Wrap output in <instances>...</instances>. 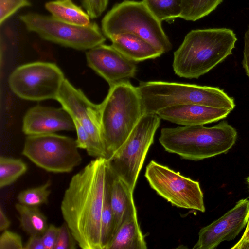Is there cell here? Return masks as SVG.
Returning <instances> with one entry per match:
<instances>
[{
    "mask_svg": "<svg viewBox=\"0 0 249 249\" xmlns=\"http://www.w3.org/2000/svg\"><path fill=\"white\" fill-rule=\"evenodd\" d=\"M74 130L75 126L73 119L63 107L37 105L29 109L23 118L22 131L27 135Z\"/></svg>",
    "mask_w": 249,
    "mask_h": 249,
    "instance_id": "9a60e30c",
    "label": "cell"
},
{
    "mask_svg": "<svg viewBox=\"0 0 249 249\" xmlns=\"http://www.w3.org/2000/svg\"><path fill=\"white\" fill-rule=\"evenodd\" d=\"M145 177L157 193L178 207L205 211L203 194L198 182L151 160Z\"/></svg>",
    "mask_w": 249,
    "mask_h": 249,
    "instance_id": "8fae6325",
    "label": "cell"
},
{
    "mask_svg": "<svg viewBox=\"0 0 249 249\" xmlns=\"http://www.w3.org/2000/svg\"><path fill=\"white\" fill-rule=\"evenodd\" d=\"M24 249H45L41 236H30Z\"/></svg>",
    "mask_w": 249,
    "mask_h": 249,
    "instance_id": "836d02e7",
    "label": "cell"
},
{
    "mask_svg": "<svg viewBox=\"0 0 249 249\" xmlns=\"http://www.w3.org/2000/svg\"><path fill=\"white\" fill-rule=\"evenodd\" d=\"M45 8L56 18L74 25L86 26L91 23L90 17L71 0H55L46 3Z\"/></svg>",
    "mask_w": 249,
    "mask_h": 249,
    "instance_id": "ffe728a7",
    "label": "cell"
},
{
    "mask_svg": "<svg viewBox=\"0 0 249 249\" xmlns=\"http://www.w3.org/2000/svg\"><path fill=\"white\" fill-rule=\"evenodd\" d=\"M146 243L134 215L125 220L115 233L106 249H146Z\"/></svg>",
    "mask_w": 249,
    "mask_h": 249,
    "instance_id": "d6986e66",
    "label": "cell"
},
{
    "mask_svg": "<svg viewBox=\"0 0 249 249\" xmlns=\"http://www.w3.org/2000/svg\"><path fill=\"white\" fill-rule=\"evenodd\" d=\"M77 133L76 143L78 148L86 150L89 155L98 158V155L94 147L91 138L87 131L76 120H73Z\"/></svg>",
    "mask_w": 249,
    "mask_h": 249,
    "instance_id": "4316f807",
    "label": "cell"
},
{
    "mask_svg": "<svg viewBox=\"0 0 249 249\" xmlns=\"http://www.w3.org/2000/svg\"><path fill=\"white\" fill-rule=\"evenodd\" d=\"M246 182H247V183L248 185V188H249V176H248L247 178H246Z\"/></svg>",
    "mask_w": 249,
    "mask_h": 249,
    "instance_id": "74e56055",
    "label": "cell"
},
{
    "mask_svg": "<svg viewBox=\"0 0 249 249\" xmlns=\"http://www.w3.org/2000/svg\"><path fill=\"white\" fill-rule=\"evenodd\" d=\"M19 214L20 226L30 236H42L47 230V218L38 207L25 205L20 203L15 204Z\"/></svg>",
    "mask_w": 249,
    "mask_h": 249,
    "instance_id": "44dd1931",
    "label": "cell"
},
{
    "mask_svg": "<svg viewBox=\"0 0 249 249\" xmlns=\"http://www.w3.org/2000/svg\"><path fill=\"white\" fill-rule=\"evenodd\" d=\"M30 32L44 40L78 50H86L103 44L106 36L98 24L91 22L86 26L61 21L53 16L28 13L19 17Z\"/></svg>",
    "mask_w": 249,
    "mask_h": 249,
    "instance_id": "ba28073f",
    "label": "cell"
},
{
    "mask_svg": "<svg viewBox=\"0 0 249 249\" xmlns=\"http://www.w3.org/2000/svg\"><path fill=\"white\" fill-rule=\"evenodd\" d=\"M56 100L90 136L98 158L107 159L103 135L99 104L91 102L83 91L65 79Z\"/></svg>",
    "mask_w": 249,
    "mask_h": 249,
    "instance_id": "7c38bea8",
    "label": "cell"
},
{
    "mask_svg": "<svg viewBox=\"0 0 249 249\" xmlns=\"http://www.w3.org/2000/svg\"><path fill=\"white\" fill-rule=\"evenodd\" d=\"M236 130L223 121L212 127L203 124L161 129L159 142L167 152L200 160L226 153L235 143Z\"/></svg>",
    "mask_w": 249,
    "mask_h": 249,
    "instance_id": "3957f363",
    "label": "cell"
},
{
    "mask_svg": "<svg viewBox=\"0 0 249 249\" xmlns=\"http://www.w3.org/2000/svg\"><path fill=\"white\" fill-rule=\"evenodd\" d=\"M237 40L229 28L190 31L174 53L175 73L182 78L198 79L231 54Z\"/></svg>",
    "mask_w": 249,
    "mask_h": 249,
    "instance_id": "7a4b0ae2",
    "label": "cell"
},
{
    "mask_svg": "<svg viewBox=\"0 0 249 249\" xmlns=\"http://www.w3.org/2000/svg\"><path fill=\"white\" fill-rule=\"evenodd\" d=\"M65 78L55 64L35 62L17 67L10 75L9 86L18 97L39 101L55 99Z\"/></svg>",
    "mask_w": 249,
    "mask_h": 249,
    "instance_id": "30bf717a",
    "label": "cell"
},
{
    "mask_svg": "<svg viewBox=\"0 0 249 249\" xmlns=\"http://www.w3.org/2000/svg\"><path fill=\"white\" fill-rule=\"evenodd\" d=\"M109 0H82V4L90 18L99 17L106 9Z\"/></svg>",
    "mask_w": 249,
    "mask_h": 249,
    "instance_id": "4dcf8cb0",
    "label": "cell"
},
{
    "mask_svg": "<svg viewBox=\"0 0 249 249\" xmlns=\"http://www.w3.org/2000/svg\"><path fill=\"white\" fill-rule=\"evenodd\" d=\"M86 56L88 66L111 86L135 76V62L128 59L112 45L104 43L88 50Z\"/></svg>",
    "mask_w": 249,
    "mask_h": 249,
    "instance_id": "5bb4252c",
    "label": "cell"
},
{
    "mask_svg": "<svg viewBox=\"0 0 249 249\" xmlns=\"http://www.w3.org/2000/svg\"><path fill=\"white\" fill-rule=\"evenodd\" d=\"M109 39L116 50L135 63L155 59L162 54L148 41L132 33H121Z\"/></svg>",
    "mask_w": 249,
    "mask_h": 249,
    "instance_id": "ac0fdd59",
    "label": "cell"
},
{
    "mask_svg": "<svg viewBox=\"0 0 249 249\" xmlns=\"http://www.w3.org/2000/svg\"><path fill=\"white\" fill-rule=\"evenodd\" d=\"M108 187L114 216V235L125 220L137 215V211L133 197V192L124 182L112 173L109 168Z\"/></svg>",
    "mask_w": 249,
    "mask_h": 249,
    "instance_id": "e0dca14e",
    "label": "cell"
},
{
    "mask_svg": "<svg viewBox=\"0 0 249 249\" xmlns=\"http://www.w3.org/2000/svg\"><path fill=\"white\" fill-rule=\"evenodd\" d=\"M101 30L108 39L121 33L136 35L162 54L168 53L173 47L161 22L142 1L125 0L115 4L103 18Z\"/></svg>",
    "mask_w": 249,
    "mask_h": 249,
    "instance_id": "8992f818",
    "label": "cell"
},
{
    "mask_svg": "<svg viewBox=\"0 0 249 249\" xmlns=\"http://www.w3.org/2000/svg\"><path fill=\"white\" fill-rule=\"evenodd\" d=\"M114 216L109 198L108 178V189L102 210L101 219V244L102 249H106L114 235Z\"/></svg>",
    "mask_w": 249,
    "mask_h": 249,
    "instance_id": "484cf974",
    "label": "cell"
},
{
    "mask_svg": "<svg viewBox=\"0 0 249 249\" xmlns=\"http://www.w3.org/2000/svg\"><path fill=\"white\" fill-rule=\"evenodd\" d=\"M20 235L8 230L3 231L0 236V249H23Z\"/></svg>",
    "mask_w": 249,
    "mask_h": 249,
    "instance_id": "f546056e",
    "label": "cell"
},
{
    "mask_svg": "<svg viewBox=\"0 0 249 249\" xmlns=\"http://www.w3.org/2000/svg\"><path fill=\"white\" fill-rule=\"evenodd\" d=\"M22 153L38 167L54 173L71 172L82 161L76 140L54 133L27 135Z\"/></svg>",
    "mask_w": 249,
    "mask_h": 249,
    "instance_id": "9c48e42d",
    "label": "cell"
},
{
    "mask_svg": "<svg viewBox=\"0 0 249 249\" xmlns=\"http://www.w3.org/2000/svg\"><path fill=\"white\" fill-rule=\"evenodd\" d=\"M31 5L28 0H0V25L19 9Z\"/></svg>",
    "mask_w": 249,
    "mask_h": 249,
    "instance_id": "83f0119b",
    "label": "cell"
},
{
    "mask_svg": "<svg viewBox=\"0 0 249 249\" xmlns=\"http://www.w3.org/2000/svg\"><path fill=\"white\" fill-rule=\"evenodd\" d=\"M182 12L179 18L196 21L214 10L223 0H182Z\"/></svg>",
    "mask_w": 249,
    "mask_h": 249,
    "instance_id": "603a6c76",
    "label": "cell"
},
{
    "mask_svg": "<svg viewBox=\"0 0 249 249\" xmlns=\"http://www.w3.org/2000/svg\"><path fill=\"white\" fill-rule=\"evenodd\" d=\"M231 249H249V241H238L233 247Z\"/></svg>",
    "mask_w": 249,
    "mask_h": 249,
    "instance_id": "d590c367",
    "label": "cell"
},
{
    "mask_svg": "<svg viewBox=\"0 0 249 249\" xmlns=\"http://www.w3.org/2000/svg\"><path fill=\"white\" fill-rule=\"evenodd\" d=\"M161 118L155 113H145L122 146L107 159L108 168L133 192L147 153L154 142Z\"/></svg>",
    "mask_w": 249,
    "mask_h": 249,
    "instance_id": "52a82bcc",
    "label": "cell"
},
{
    "mask_svg": "<svg viewBox=\"0 0 249 249\" xmlns=\"http://www.w3.org/2000/svg\"><path fill=\"white\" fill-rule=\"evenodd\" d=\"M148 9L160 22H172L182 12V0H142Z\"/></svg>",
    "mask_w": 249,
    "mask_h": 249,
    "instance_id": "7402d4cb",
    "label": "cell"
},
{
    "mask_svg": "<svg viewBox=\"0 0 249 249\" xmlns=\"http://www.w3.org/2000/svg\"><path fill=\"white\" fill-rule=\"evenodd\" d=\"M11 225V221L7 217L3 211L1 206L0 207V231H3L8 230Z\"/></svg>",
    "mask_w": 249,
    "mask_h": 249,
    "instance_id": "e575fe53",
    "label": "cell"
},
{
    "mask_svg": "<svg viewBox=\"0 0 249 249\" xmlns=\"http://www.w3.org/2000/svg\"><path fill=\"white\" fill-rule=\"evenodd\" d=\"M145 113L172 106L195 104L232 110L234 100L218 87L161 81L140 82L137 87Z\"/></svg>",
    "mask_w": 249,
    "mask_h": 249,
    "instance_id": "5b68a950",
    "label": "cell"
},
{
    "mask_svg": "<svg viewBox=\"0 0 249 249\" xmlns=\"http://www.w3.org/2000/svg\"><path fill=\"white\" fill-rule=\"evenodd\" d=\"M243 67L249 78V26L244 36V47L243 51Z\"/></svg>",
    "mask_w": 249,
    "mask_h": 249,
    "instance_id": "d6a6232c",
    "label": "cell"
},
{
    "mask_svg": "<svg viewBox=\"0 0 249 249\" xmlns=\"http://www.w3.org/2000/svg\"><path fill=\"white\" fill-rule=\"evenodd\" d=\"M231 110L202 105L188 104L168 107L156 113L163 120L186 126L205 124L226 118Z\"/></svg>",
    "mask_w": 249,
    "mask_h": 249,
    "instance_id": "2e32d148",
    "label": "cell"
},
{
    "mask_svg": "<svg viewBox=\"0 0 249 249\" xmlns=\"http://www.w3.org/2000/svg\"><path fill=\"white\" fill-rule=\"evenodd\" d=\"M59 227L50 224L41 236L45 249H54L57 241Z\"/></svg>",
    "mask_w": 249,
    "mask_h": 249,
    "instance_id": "1f68e13d",
    "label": "cell"
},
{
    "mask_svg": "<svg viewBox=\"0 0 249 249\" xmlns=\"http://www.w3.org/2000/svg\"><path fill=\"white\" fill-rule=\"evenodd\" d=\"M239 241H249V218L246 225L245 230Z\"/></svg>",
    "mask_w": 249,
    "mask_h": 249,
    "instance_id": "8d00e7d4",
    "label": "cell"
},
{
    "mask_svg": "<svg viewBox=\"0 0 249 249\" xmlns=\"http://www.w3.org/2000/svg\"><path fill=\"white\" fill-rule=\"evenodd\" d=\"M99 105L108 159L124 143L145 112L137 87L127 80L109 86L107 95Z\"/></svg>",
    "mask_w": 249,
    "mask_h": 249,
    "instance_id": "277c9868",
    "label": "cell"
},
{
    "mask_svg": "<svg viewBox=\"0 0 249 249\" xmlns=\"http://www.w3.org/2000/svg\"><path fill=\"white\" fill-rule=\"evenodd\" d=\"M59 227L54 249H75L78 245L70 228L64 222Z\"/></svg>",
    "mask_w": 249,
    "mask_h": 249,
    "instance_id": "f1b7e54d",
    "label": "cell"
},
{
    "mask_svg": "<svg viewBox=\"0 0 249 249\" xmlns=\"http://www.w3.org/2000/svg\"><path fill=\"white\" fill-rule=\"evenodd\" d=\"M28 167L20 159L1 156L0 157V188L11 185L24 174Z\"/></svg>",
    "mask_w": 249,
    "mask_h": 249,
    "instance_id": "cb8c5ba5",
    "label": "cell"
},
{
    "mask_svg": "<svg viewBox=\"0 0 249 249\" xmlns=\"http://www.w3.org/2000/svg\"><path fill=\"white\" fill-rule=\"evenodd\" d=\"M249 200L242 199L222 216L200 229L193 249H213L221 242L233 240L246 226Z\"/></svg>",
    "mask_w": 249,
    "mask_h": 249,
    "instance_id": "4fadbf2b",
    "label": "cell"
},
{
    "mask_svg": "<svg viewBox=\"0 0 249 249\" xmlns=\"http://www.w3.org/2000/svg\"><path fill=\"white\" fill-rule=\"evenodd\" d=\"M107 159L96 158L71 178L61 211L78 245L102 249L101 219L108 189Z\"/></svg>",
    "mask_w": 249,
    "mask_h": 249,
    "instance_id": "6da1fadb",
    "label": "cell"
},
{
    "mask_svg": "<svg viewBox=\"0 0 249 249\" xmlns=\"http://www.w3.org/2000/svg\"><path fill=\"white\" fill-rule=\"evenodd\" d=\"M51 183V181L48 180L40 186L21 191L17 197L18 202L27 206L36 207L47 204L51 192L49 189Z\"/></svg>",
    "mask_w": 249,
    "mask_h": 249,
    "instance_id": "d4e9b609",
    "label": "cell"
}]
</instances>
